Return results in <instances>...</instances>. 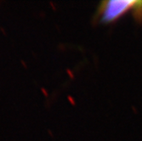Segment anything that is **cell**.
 Segmentation results:
<instances>
[{"label":"cell","instance_id":"cell-1","mask_svg":"<svg viewBox=\"0 0 142 141\" xmlns=\"http://www.w3.org/2000/svg\"><path fill=\"white\" fill-rule=\"evenodd\" d=\"M136 1L134 0H108L100 3L95 15V20L101 24H111L132 11Z\"/></svg>","mask_w":142,"mask_h":141},{"label":"cell","instance_id":"cell-2","mask_svg":"<svg viewBox=\"0 0 142 141\" xmlns=\"http://www.w3.org/2000/svg\"><path fill=\"white\" fill-rule=\"evenodd\" d=\"M133 16L137 22H142V0L136 1L132 10Z\"/></svg>","mask_w":142,"mask_h":141}]
</instances>
